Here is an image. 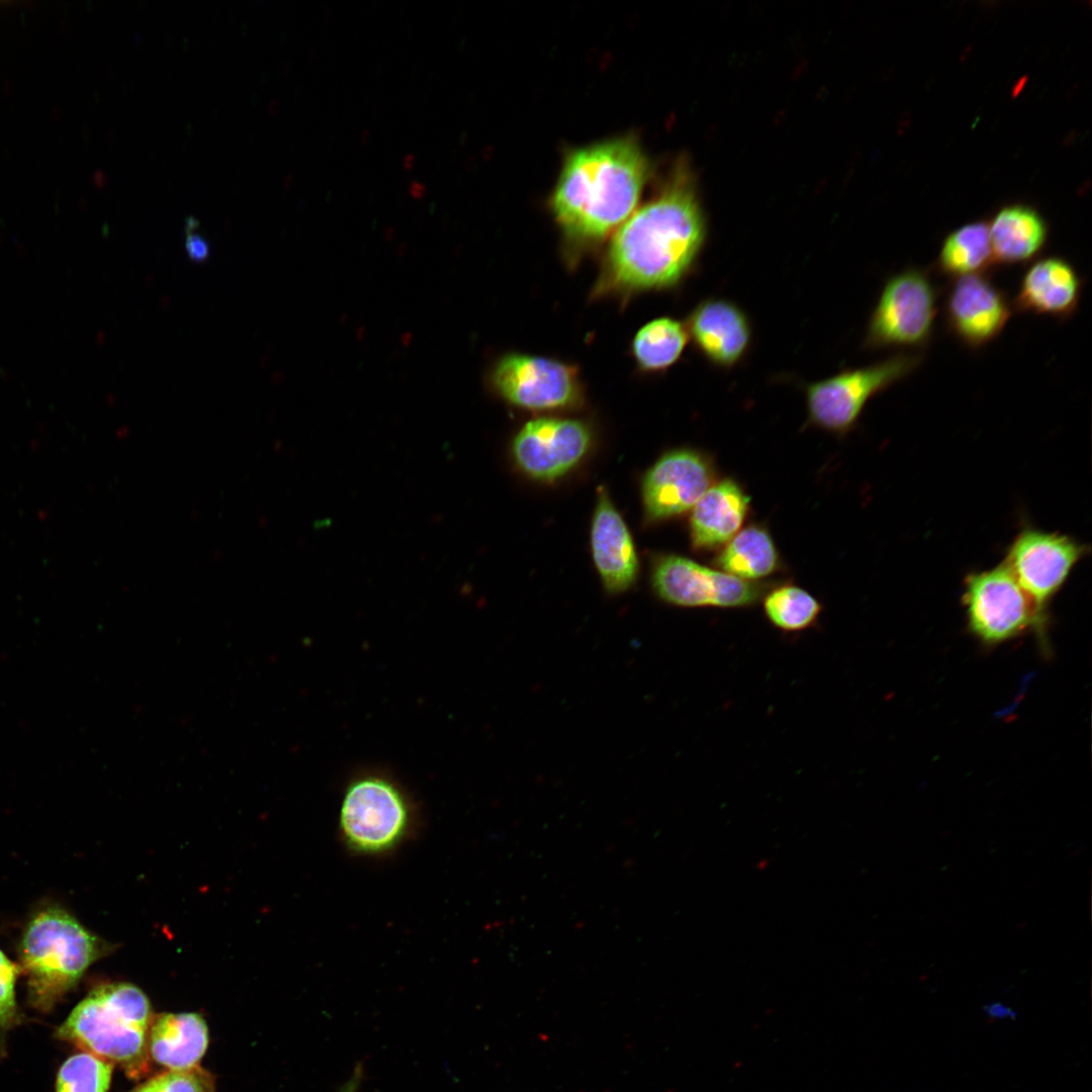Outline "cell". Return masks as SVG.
<instances>
[{
    "label": "cell",
    "instance_id": "obj_1",
    "mask_svg": "<svg viewBox=\"0 0 1092 1092\" xmlns=\"http://www.w3.org/2000/svg\"><path fill=\"white\" fill-rule=\"evenodd\" d=\"M706 237L693 178L679 165L660 192L616 232L606 260L608 282L626 290L673 286L694 267Z\"/></svg>",
    "mask_w": 1092,
    "mask_h": 1092
},
{
    "label": "cell",
    "instance_id": "obj_2",
    "mask_svg": "<svg viewBox=\"0 0 1092 1092\" xmlns=\"http://www.w3.org/2000/svg\"><path fill=\"white\" fill-rule=\"evenodd\" d=\"M648 176L647 157L632 136L577 148L563 162L552 212L568 238L601 240L634 212Z\"/></svg>",
    "mask_w": 1092,
    "mask_h": 1092
},
{
    "label": "cell",
    "instance_id": "obj_3",
    "mask_svg": "<svg viewBox=\"0 0 1092 1092\" xmlns=\"http://www.w3.org/2000/svg\"><path fill=\"white\" fill-rule=\"evenodd\" d=\"M107 947L65 909H39L25 925L19 943V969L26 977L31 1004L42 1010L52 1008Z\"/></svg>",
    "mask_w": 1092,
    "mask_h": 1092
},
{
    "label": "cell",
    "instance_id": "obj_4",
    "mask_svg": "<svg viewBox=\"0 0 1092 1092\" xmlns=\"http://www.w3.org/2000/svg\"><path fill=\"white\" fill-rule=\"evenodd\" d=\"M153 1017L150 1001L139 987L112 983L93 989L72 1010L57 1035L120 1065L133 1076L147 1065Z\"/></svg>",
    "mask_w": 1092,
    "mask_h": 1092
},
{
    "label": "cell",
    "instance_id": "obj_5",
    "mask_svg": "<svg viewBox=\"0 0 1092 1092\" xmlns=\"http://www.w3.org/2000/svg\"><path fill=\"white\" fill-rule=\"evenodd\" d=\"M416 810L410 794L388 771L364 768L348 781L339 815L347 847L379 855L400 844L413 828Z\"/></svg>",
    "mask_w": 1092,
    "mask_h": 1092
},
{
    "label": "cell",
    "instance_id": "obj_6",
    "mask_svg": "<svg viewBox=\"0 0 1092 1092\" xmlns=\"http://www.w3.org/2000/svg\"><path fill=\"white\" fill-rule=\"evenodd\" d=\"M922 361L921 352L900 351L874 364L808 383L809 423L837 435L848 433L872 397L910 375Z\"/></svg>",
    "mask_w": 1092,
    "mask_h": 1092
},
{
    "label": "cell",
    "instance_id": "obj_7",
    "mask_svg": "<svg viewBox=\"0 0 1092 1092\" xmlns=\"http://www.w3.org/2000/svg\"><path fill=\"white\" fill-rule=\"evenodd\" d=\"M938 290L927 270L906 268L887 279L870 316L863 347L921 349L932 339Z\"/></svg>",
    "mask_w": 1092,
    "mask_h": 1092
},
{
    "label": "cell",
    "instance_id": "obj_8",
    "mask_svg": "<svg viewBox=\"0 0 1092 1092\" xmlns=\"http://www.w3.org/2000/svg\"><path fill=\"white\" fill-rule=\"evenodd\" d=\"M963 603L971 631L986 643L1003 642L1027 629H1041L1045 623L1046 613L1003 562L969 573Z\"/></svg>",
    "mask_w": 1092,
    "mask_h": 1092
},
{
    "label": "cell",
    "instance_id": "obj_9",
    "mask_svg": "<svg viewBox=\"0 0 1092 1092\" xmlns=\"http://www.w3.org/2000/svg\"><path fill=\"white\" fill-rule=\"evenodd\" d=\"M1089 552L1088 545L1071 536L1026 525L1013 538L1002 562L1045 612L1048 604Z\"/></svg>",
    "mask_w": 1092,
    "mask_h": 1092
},
{
    "label": "cell",
    "instance_id": "obj_10",
    "mask_svg": "<svg viewBox=\"0 0 1092 1092\" xmlns=\"http://www.w3.org/2000/svg\"><path fill=\"white\" fill-rule=\"evenodd\" d=\"M652 585L665 602L679 607L745 608L755 605L769 584L749 581L687 557H660L652 571Z\"/></svg>",
    "mask_w": 1092,
    "mask_h": 1092
},
{
    "label": "cell",
    "instance_id": "obj_11",
    "mask_svg": "<svg viewBox=\"0 0 1092 1092\" xmlns=\"http://www.w3.org/2000/svg\"><path fill=\"white\" fill-rule=\"evenodd\" d=\"M491 382L506 400L530 410L566 407L579 396V382L572 367L531 355L503 357L492 370Z\"/></svg>",
    "mask_w": 1092,
    "mask_h": 1092
},
{
    "label": "cell",
    "instance_id": "obj_12",
    "mask_svg": "<svg viewBox=\"0 0 1092 1092\" xmlns=\"http://www.w3.org/2000/svg\"><path fill=\"white\" fill-rule=\"evenodd\" d=\"M1012 311V301L988 274L953 279L944 302L948 331L973 350L999 337Z\"/></svg>",
    "mask_w": 1092,
    "mask_h": 1092
},
{
    "label": "cell",
    "instance_id": "obj_13",
    "mask_svg": "<svg viewBox=\"0 0 1092 1092\" xmlns=\"http://www.w3.org/2000/svg\"><path fill=\"white\" fill-rule=\"evenodd\" d=\"M587 426L576 420L541 418L527 423L513 442L519 467L533 478L552 480L574 467L590 445Z\"/></svg>",
    "mask_w": 1092,
    "mask_h": 1092
},
{
    "label": "cell",
    "instance_id": "obj_14",
    "mask_svg": "<svg viewBox=\"0 0 1092 1092\" xmlns=\"http://www.w3.org/2000/svg\"><path fill=\"white\" fill-rule=\"evenodd\" d=\"M715 482V470L703 454L679 449L663 455L647 471L642 483L644 510L649 520L676 517L692 510Z\"/></svg>",
    "mask_w": 1092,
    "mask_h": 1092
},
{
    "label": "cell",
    "instance_id": "obj_15",
    "mask_svg": "<svg viewBox=\"0 0 1092 1092\" xmlns=\"http://www.w3.org/2000/svg\"><path fill=\"white\" fill-rule=\"evenodd\" d=\"M1083 284V277L1068 259L1058 255L1038 258L1022 275L1013 309L1067 321L1079 307Z\"/></svg>",
    "mask_w": 1092,
    "mask_h": 1092
},
{
    "label": "cell",
    "instance_id": "obj_16",
    "mask_svg": "<svg viewBox=\"0 0 1092 1092\" xmlns=\"http://www.w3.org/2000/svg\"><path fill=\"white\" fill-rule=\"evenodd\" d=\"M689 331L700 353L714 366L732 368L746 355L751 326L733 301L711 297L701 301L689 317Z\"/></svg>",
    "mask_w": 1092,
    "mask_h": 1092
},
{
    "label": "cell",
    "instance_id": "obj_17",
    "mask_svg": "<svg viewBox=\"0 0 1092 1092\" xmlns=\"http://www.w3.org/2000/svg\"><path fill=\"white\" fill-rule=\"evenodd\" d=\"M594 561L605 588L627 590L635 582L639 563L631 534L606 492H600L592 524Z\"/></svg>",
    "mask_w": 1092,
    "mask_h": 1092
},
{
    "label": "cell",
    "instance_id": "obj_18",
    "mask_svg": "<svg viewBox=\"0 0 1092 1092\" xmlns=\"http://www.w3.org/2000/svg\"><path fill=\"white\" fill-rule=\"evenodd\" d=\"M750 498L731 478L715 481L692 509L690 535L698 550L723 547L741 529Z\"/></svg>",
    "mask_w": 1092,
    "mask_h": 1092
},
{
    "label": "cell",
    "instance_id": "obj_19",
    "mask_svg": "<svg viewBox=\"0 0 1092 1092\" xmlns=\"http://www.w3.org/2000/svg\"><path fill=\"white\" fill-rule=\"evenodd\" d=\"M208 1043V1026L198 1013H162L153 1017L148 1038L149 1056L171 1071L198 1067Z\"/></svg>",
    "mask_w": 1092,
    "mask_h": 1092
},
{
    "label": "cell",
    "instance_id": "obj_20",
    "mask_svg": "<svg viewBox=\"0 0 1092 1092\" xmlns=\"http://www.w3.org/2000/svg\"><path fill=\"white\" fill-rule=\"evenodd\" d=\"M996 265L1023 264L1036 258L1048 242L1045 220L1033 208L1013 204L1001 208L988 224Z\"/></svg>",
    "mask_w": 1092,
    "mask_h": 1092
},
{
    "label": "cell",
    "instance_id": "obj_21",
    "mask_svg": "<svg viewBox=\"0 0 1092 1092\" xmlns=\"http://www.w3.org/2000/svg\"><path fill=\"white\" fill-rule=\"evenodd\" d=\"M714 564L733 576L759 581L780 569L781 557L768 530L752 524L721 547Z\"/></svg>",
    "mask_w": 1092,
    "mask_h": 1092
},
{
    "label": "cell",
    "instance_id": "obj_22",
    "mask_svg": "<svg viewBox=\"0 0 1092 1092\" xmlns=\"http://www.w3.org/2000/svg\"><path fill=\"white\" fill-rule=\"evenodd\" d=\"M995 265L988 224L983 221L970 222L949 233L935 262L937 271L951 280L987 274Z\"/></svg>",
    "mask_w": 1092,
    "mask_h": 1092
},
{
    "label": "cell",
    "instance_id": "obj_23",
    "mask_svg": "<svg viewBox=\"0 0 1092 1092\" xmlns=\"http://www.w3.org/2000/svg\"><path fill=\"white\" fill-rule=\"evenodd\" d=\"M688 341L687 330L676 320L660 317L645 325L636 335L633 352L648 370H662L677 361Z\"/></svg>",
    "mask_w": 1092,
    "mask_h": 1092
},
{
    "label": "cell",
    "instance_id": "obj_24",
    "mask_svg": "<svg viewBox=\"0 0 1092 1092\" xmlns=\"http://www.w3.org/2000/svg\"><path fill=\"white\" fill-rule=\"evenodd\" d=\"M762 599L767 620L787 632L810 628L822 611L821 604L814 596L795 584H780L766 592Z\"/></svg>",
    "mask_w": 1092,
    "mask_h": 1092
},
{
    "label": "cell",
    "instance_id": "obj_25",
    "mask_svg": "<svg viewBox=\"0 0 1092 1092\" xmlns=\"http://www.w3.org/2000/svg\"><path fill=\"white\" fill-rule=\"evenodd\" d=\"M112 1078V1063L89 1052L68 1058L61 1066L57 1092H107Z\"/></svg>",
    "mask_w": 1092,
    "mask_h": 1092
},
{
    "label": "cell",
    "instance_id": "obj_26",
    "mask_svg": "<svg viewBox=\"0 0 1092 1092\" xmlns=\"http://www.w3.org/2000/svg\"><path fill=\"white\" fill-rule=\"evenodd\" d=\"M129 1092H215L213 1078L196 1067L160 1074Z\"/></svg>",
    "mask_w": 1092,
    "mask_h": 1092
},
{
    "label": "cell",
    "instance_id": "obj_27",
    "mask_svg": "<svg viewBox=\"0 0 1092 1092\" xmlns=\"http://www.w3.org/2000/svg\"><path fill=\"white\" fill-rule=\"evenodd\" d=\"M19 966L12 963L0 949V1028L7 1029L16 1023L18 1018L17 1004L15 999V984L19 974Z\"/></svg>",
    "mask_w": 1092,
    "mask_h": 1092
},
{
    "label": "cell",
    "instance_id": "obj_28",
    "mask_svg": "<svg viewBox=\"0 0 1092 1092\" xmlns=\"http://www.w3.org/2000/svg\"><path fill=\"white\" fill-rule=\"evenodd\" d=\"M199 221L195 217H188L185 223V249L188 258L194 263H203L210 256L208 241L197 232Z\"/></svg>",
    "mask_w": 1092,
    "mask_h": 1092
},
{
    "label": "cell",
    "instance_id": "obj_29",
    "mask_svg": "<svg viewBox=\"0 0 1092 1092\" xmlns=\"http://www.w3.org/2000/svg\"><path fill=\"white\" fill-rule=\"evenodd\" d=\"M983 1012L992 1019H1015L1016 1012L1010 1006L1002 1002H992L983 1006Z\"/></svg>",
    "mask_w": 1092,
    "mask_h": 1092
},
{
    "label": "cell",
    "instance_id": "obj_30",
    "mask_svg": "<svg viewBox=\"0 0 1092 1092\" xmlns=\"http://www.w3.org/2000/svg\"><path fill=\"white\" fill-rule=\"evenodd\" d=\"M362 1078L361 1068H356L350 1079L341 1087L339 1092H357Z\"/></svg>",
    "mask_w": 1092,
    "mask_h": 1092
},
{
    "label": "cell",
    "instance_id": "obj_31",
    "mask_svg": "<svg viewBox=\"0 0 1092 1092\" xmlns=\"http://www.w3.org/2000/svg\"><path fill=\"white\" fill-rule=\"evenodd\" d=\"M408 190L413 196L421 198L426 192V186L421 182L412 181L408 185Z\"/></svg>",
    "mask_w": 1092,
    "mask_h": 1092
},
{
    "label": "cell",
    "instance_id": "obj_32",
    "mask_svg": "<svg viewBox=\"0 0 1092 1092\" xmlns=\"http://www.w3.org/2000/svg\"><path fill=\"white\" fill-rule=\"evenodd\" d=\"M414 162H415V156H414L413 154H408V155H406V156L404 157V159H403V166H404V168H406V169H410V168H412V167H413V165H414Z\"/></svg>",
    "mask_w": 1092,
    "mask_h": 1092
}]
</instances>
